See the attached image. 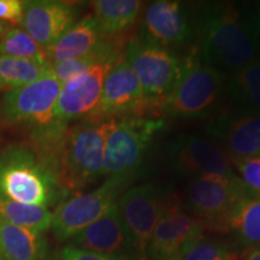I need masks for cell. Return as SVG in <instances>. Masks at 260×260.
Here are the masks:
<instances>
[{
	"label": "cell",
	"instance_id": "cell-1",
	"mask_svg": "<svg viewBox=\"0 0 260 260\" xmlns=\"http://www.w3.org/2000/svg\"><path fill=\"white\" fill-rule=\"evenodd\" d=\"M201 61L223 73H236L255 60L259 52L254 8L205 5L198 17Z\"/></svg>",
	"mask_w": 260,
	"mask_h": 260
},
{
	"label": "cell",
	"instance_id": "cell-2",
	"mask_svg": "<svg viewBox=\"0 0 260 260\" xmlns=\"http://www.w3.org/2000/svg\"><path fill=\"white\" fill-rule=\"evenodd\" d=\"M116 121L86 118L65 130L56 154V172L65 194L82 190L103 176L104 148Z\"/></svg>",
	"mask_w": 260,
	"mask_h": 260
},
{
	"label": "cell",
	"instance_id": "cell-3",
	"mask_svg": "<svg viewBox=\"0 0 260 260\" xmlns=\"http://www.w3.org/2000/svg\"><path fill=\"white\" fill-rule=\"evenodd\" d=\"M64 194L56 172L34 148L12 145L0 151V198L47 207Z\"/></svg>",
	"mask_w": 260,
	"mask_h": 260
},
{
	"label": "cell",
	"instance_id": "cell-4",
	"mask_svg": "<svg viewBox=\"0 0 260 260\" xmlns=\"http://www.w3.org/2000/svg\"><path fill=\"white\" fill-rule=\"evenodd\" d=\"M165 121L141 116L117 118L104 148L103 176L132 181Z\"/></svg>",
	"mask_w": 260,
	"mask_h": 260
},
{
	"label": "cell",
	"instance_id": "cell-5",
	"mask_svg": "<svg viewBox=\"0 0 260 260\" xmlns=\"http://www.w3.org/2000/svg\"><path fill=\"white\" fill-rule=\"evenodd\" d=\"M251 195L239 176L191 180L184 190L186 210L205 228L225 232L234 211Z\"/></svg>",
	"mask_w": 260,
	"mask_h": 260
},
{
	"label": "cell",
	"instance_id": "cell-6",
	"mask_svg": "<svg viewBox=\"0 0 260 260\" xmlns=\"http://www.w3.org/2000/svg\"><path fill=\"white\" fill-rule=\"evenodd\" d=\"M125 60L134 71L148 102H162L175 89L187 64L169 48L142 38H135L126 44Z\"/></svg>",
	"mask_w": 260,
	"mask_h": 260
},
{
	"label": "cell",
	"instance_id": "cell-7",
	"mask_svg": "<svg viewBox=\"0 0 260 260\" xmlns=\"http://www.w3.org/2000/svg\"><path fill=\"white\" fill-rule=\"evenodd\" d=\"M224 89V76L203 61L187 60L175 89L161 102V111L178 118L203 117L212 110Z\"/></svg>",
	"mask_w": 260,
	"mask_h": 260
},
{
	"label": "cell",
	"instance_id": "cell-8",
	"mask_svg": "<svg viewBox=\"0 0 260 260\" xmlns=\"http://www.w3.org/2000/svg\"><path fill=\"white\" fill-rule=\"evenodd\" d=\"M128 184L129 181L109 177L94 190L61 201L52 212L51 229L54 237L59 242L73 239L117 203Z\"/></svg>",
	"mask_w": 260,
	"mask_h": 260
},
{
	"label": "cell",
	"instance_id": "cell-9",
	"mask_svg": "<svg viewBox=\"0 0 260 260\" xmlns=\"http://www.w3.org/2000/svg\"><path fill=\"white\" fill-rule=\"evenodd\" d=\"M63 83L52 73L21 88L6 92L0 103V115L9 124L27 125L35 130L47 128L53 122Z\"/></svg>",
	"mask_w": 260,
	"mask_h": 260
},
{
	"label": "cell",
	"instance_id": "cell-10",
	"mask_svg": "<svg viewBox=\"0 0 260 260\" xmlns=\"http://www.w3.org/2000/svg\"><path fill=\"white\" fill-rule=\"evenodd\" d=\"M169 164L176 174L190 180L237 176L218 142L203 135H183L168 148Z\"/></svg>",
	"mask_w": 260,
	"mask_h": 260
},
{
	"label": "cell",
	"instance_id": "cell-11",
	"mask_svg": "<svg viewBox=\"0 0 260 260\" xmlns=\"http://www.w3.org/2000/svg\"><path fill=\"white\" fill-rule=\"evenodd\" d=\"M167 205L161 188L152 183L125 189L117 201L126 233L142 258H146L148 242Z\"/></svg>",
	"mask_w": 260,
	"mask_h": 260
},
{
	"label": "cell",
	"instance_id": "cell-12",
	"mask_svg": "<svg viewBox=\"0 0 260 260\" xmlns=\"http://www.w3.org/2000/svg\"><path fill=\"white\" fill-rule=\"evenodd\" d=\"M204 236V226L176 204H168L149 240L148 260H182Z\"/></svg>",
	"mask_w": 260,
	"mask_h": 260
},
{
	"label": "cell",
	"instance_id": "cell-13",
	"mask_svg": "<svg viewBox=\"0 0 260 260\" xmlns=\"http://www.w3.org/2000/svg\"><path fill=\"white\" fill-rule=\"evenodd\" d=\"M115 61H100L69 82L63 84L53 110V123L68 126L70 122L88 118L102 95L104 80Z\"/></svg>",
	"mask_w": 260,
	"mask_h": 260
},
{
	"label": "cell",
	"instance_id": "cell-14",
	"mask_svg": "<svg viewBox=\"0 0 260 260\" xmlns=\"http://www.w3.org/2000/svg\"><path fill=\"white\" fill-rule=\"evenodd\" d=\"M130 65L123 59L111 68L104 80L102 95L88 118L107 119L138 116L148 105Z\"/></svg>",
	"mask_w": 260,
	"mask_h": 260
},
{
	"label": "cell",
	"instance_id": "cell-15",
	"mask_svg": "<svg viewBox=\"0 0 260 260\" xmlns=\"http://www.w3.org/2000/svg\"><path fill=\"white\" fill-rule=\"evenodd\" d=\"M71 246L124 260L144 259L126 233L117 203L99 219L77 233L71 239Z\"/></svg>",
	"mask_w": 260,
	"mask_h": 260
},
{
	"label": "cell",
	"instance_id": "cell-16",
	"mask_svg": "<svg viewBox=\"0 0 260 260\" xmlns=\"http://www.w3.org/2000/svg\"><path fill=\"white\" fill-rule=\"evenodd\" d=\"M191 35V22L183 3L157 0L142 15V39L161 47L177 46Z\"/></svg>",
	"mask_w": 260,
	"mask_h": 260
},
{
	"label": "cell",
	"instance_id": "cell-17",
	"mask_svg": "<svg viewBox=\"0 0 260 260\" xmlns=\"http://www.w3.org/2000/svg\"><path fill=\"white\" fill-rule=\"evenodd\" d=\"M76 6L59 0L24 2L22 27L41 47L54 45L75 24Z\"/></svg>",
	"mask_w": 260,
	"mask_h": 260
},
{
	"label": "cell",
	"instance_id": "cell-18",
	"mask_svg": "<svg viewBox=\"0 0 260 260\" xmlns=\"http://www.w3.org/2000/svg\"><path fill=\"white\" fill-rule=\"evenodd\" d=\"M210 133L220 140L219 146L230 162L260 157V116L218 119Z\"/></svg>",
	"mask_w": 260,
	"mask_h": 260
},
{
	"label": "cell",
	"instance_id": "cell-19",
	"mask_svg": "<svg viewBox=\"0 0 260 260\" xmlns=\"http://www.w3.org/2000/svg\"><path fill=\"white\" fill-rule=\"evenodd\" d=\"M92 16L75 23L69 30L51 47L45 48L50 64L76 60L94 53L106 40Z\"/></svg>",
	"mask_w": 260,
	"mask_h": 260
},
{
	"label": "cell",
	"instance_id": "cell-20",
	"mask_svg": "<svg viewBox=\"0 0 260 260\" xmlns=\"http://www.w3.org/2000/svg\"><path fill=\"white\" fill-rule=\"evenodd\" d=\"M47 249L44 233L31 232L0 219V260H45Z\"/></svg>",
	"mask_w": 260,
	"mask_h": 260
},
{
	"label": "cell",
	"instance_id": "cell-21",
	"mask_svg": "<svg viewBox=\"0 0 260 260\" xmlns=\"http://www.w3.org/2000/svg\"><path fill=\"white\" fill-rule=\"evenodd\" d=\"M226 95L235 116H260V59L233 74Z\"/></svg>",
	"mask_w": 260,
	"mask_h": 260
},
{
	"label": "cell",
	"instance_id": "cell-22",
	"mask_svg": "<svg viewBox=\"0 0 260 260\" xmlns=\"http://www.w3.org/2000/svg\"><path fill=\"white\" fill-rule=\"evenodd\" d=\"M93 16L105 37H116L132 27L141 12L139 0H96L92 2Z\"/></svg>",
	"mask_w": 260,
	"mask_h": 260
},
{
	"label": "cell",
	"instance_id": "cell-23",
	"mask_svg": "<svg viewBox=\"0 0 260 260\" xmlns=\"http://www.w3.org/2000/svg\"><path fill=\"white\" fill-rule=\"evenodd\" d=\"M228 230L247 249L260 246V195H248L239 204L228 222Z\"/></svg>",
	"mask_w": 260,
	"mask_h": 260
},
{
	"label": "cell",
	"instance_id": "cell-24",
	"mask_svg": "<svg viewBox=\"0 0 260 260\" xmlns=\"http://www.w3.org/2000/svg\"><path fill=\"white\" fill-rule=\"evenodd\" d=\"M51 73V64L0 54V92L21 88Z\"/></svg>",
	"mask_w": 260,
	"mask_h": 260
},
{
	"label": "cell",
	"instance_id": "cell-25",
	"mask_svg": "<svg viewBox=\"0 0 260 260\" xmlns=\"http://www.w3.org/2000/svg\"><path fill=\"white\" fill-rule=\"evenodd\" d=\"M0 219L31 232L44 233L51 228L52 212L44 206L0 198Z\"/></svg>",
	"mask_w": 260,
	"mask_h": 260
},
{
	"label": "cell",
	"instance_id": "cell-26",
	"mask_svg": "<svg viewBox=\"0 0 260 260\" xmlns=\"http://www.w3.org/2000/svg\"><path fill=\"white\" fill-rule=\"evenodd\" d=\"M0 54L17 59L48 63L45 48L21 28H9L0 38Z\"/></svg>",
	"mask_w": 260,
	"mask_h": 260
},
{
	"label": "cell",
	"instance_id": "cell-27",
	"mask_svg": "<svg viewBox=\"0 0 260 260\" xmlns=\"http://www.w3.org/2000/svg\"><path fill=\"white\" fill-rule=\"evenodd\" d=\"M182 260H233V254L223 242L203 236Z\"/></svg>",
	"mask_w": 260,
	"mask_h": 260
},
{
	"label": "cell",
	"instance_id": "cell-28",
	"mask_svg": "<svg viewBox=\"0 0 260 260\" xmlns=\"http://www.w3.org/2000/svg\"><path fill=\"white\" fill-rule=\"evenodd\" d=\"M232 165L247 190L253 195H260V157L240 159Z\"/></svg>",
	"mask_w": 260,
	"mask_h": 260
},
{
	"label": "cell",
	"instance_id": "cell-29",
	"mask_svg": "<svg viewBox=\"0 0 260 260\" xmlns=\"http://www.w3.org/2000/svg\"><path fill=\"white\" fill-rule=\"evenodd\" d=\"M54 260H124L116 256L100 254V253L86 251L75 246H67L61 248Z\"/></svg>",
	"mask_w": 260,
	"mask_h": 260
},
{
	"label": "cell",
	"instance_id": "cell-30",
	"mask_svg": "<svg viewBox=\"0 0 260 260\" xmlns=\"http://www.w3.org/2000/svg\"><path fill=\"white\" fill-rule=\"evenodd\" d=\"M24 2L21 0H0V21L5 23L22 24Z\"/></svg>",
	"mask_w": 260,
	"mask_h": 260
},
{
	"label": "cell",
	"instance_id": "cell-31",
	"mask_svg": "<svg viewBox=\"0 0 260 260\" xmlns=\"http://www.w3.org/2000/svg\"><path fill=\"white\" fill-rule=\"evenodd\" d=\"M242 260H260V246L247 249L242 256Z\"/></svg>",
	"mask_w": 260,
	"mask_h": 260
},
{
	"label": "cell",
	"instance_id": "cell-32",
	"mask_svg": "<svg viewBox=\"0 0 260 260\" xmlns=\"http://www.w3.org/2000/svg\"><path fill=\"white\" fill-rule=\"evenodd\" d=\"M254 8V17H255V24H256V34H258V45H259V59H260V4H256L253 6Z\"/></svg>",
	"mask_w": 260,
	"mask_h": 260
},
{
	"label": "cell",
	"instance_id": "cell-33",
	"mask_svg": "<svg viewBox=\"0 0 260 260\" xmlns=\"http://www.w3.org/2000/svg\"><path fill=\"white\" fill-rule=\"evenodd\" d=\"M8 30H9V23H5V22L0 21V38H2Z\"/></svg>",
	"mask_w": 260,
	"mask_h": 260
}]
</instances>
